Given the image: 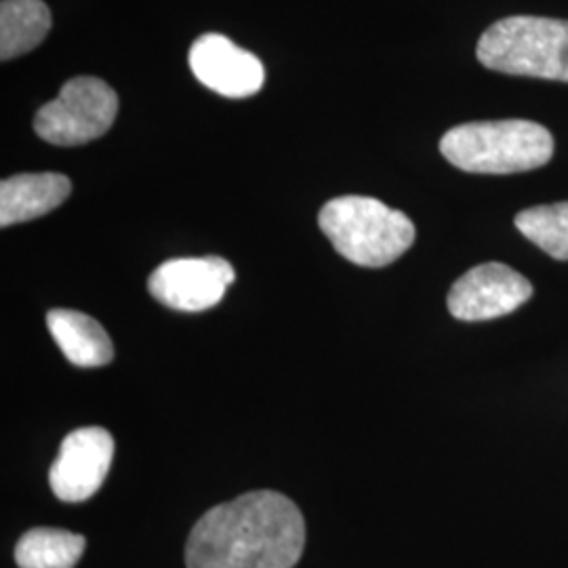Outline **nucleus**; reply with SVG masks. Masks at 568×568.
<instances>
[{
  "label": "nucleus",
  "mask_w": 568,
  "mask_h": 568,
  "mask_svg": "<svg viewBox=\"0 0 568 568\" xmlns=\"http://www.w3.org/2000/svg\"><path fill=\"white\" fill-rule=\"evenodd\" d=\"M305 546L300 508L276 490H253L209 509L194 525L187 568H293Z\"/></svg>",
  "instance_id": "1"
},
{
  "label": "nucleus",
  "mask_w": 568,
  "mask_h": 568,
  "mask_svg": "<svg viewBox=\"0 0 568 568\" xmlns=\"http://www.w3.org/2000/svg\"><path fill=\"white\" fill-rule=\"evenodd\" d=\"M440 152L466 173L509 175L548 164L554 156V138L539 122H467L445 133Z\"/></svg>",
  "instance_id": "2"
},
{
  "label": "nucleus",
  "mask_w": 568,
  "mask_h": 568,
  "mask_svg": "<svg viewBox=\"0 0 568 568\" xmlns=\"http://www.w3.org/2000/svg\"><path fill=\"white\" fill-rule=\"evenodd\" d=\"M318 225L352 264L386 267L415 243V225L403 211L368 196H339L321 209Z\"/></svg>",
  "instance_id": "3"
},
{
  "label": "nucleus",
  "mask_w": 568,
  "mask_h": 568,
  "mask_svg": "<svg viewBox=\"0 0 568 568\" xmlns=\"http://www.w3.org/2000/svg\"><path fill=\"white\" fill-rule=\"evenodd\" d=\"M476 55L501 74L568 82V21L535 16L499 20L480 37Z\"/></svg>",
  "instance_id": "4"
},
{
  "label": "nucleus",
  "mask_w": 568,
  "mask_h": 568,
  "mask_svg": "<svg viewBox=\"0 0 568 568\" xmlns=\"http://www.w3.org/2000/svg\"><path fill=\"white\" fill-rule=\"evenodd\" d=\"M119 114L116 91L93 77H79L61 87L53 102L34 116V131L47 143L72 148L100 140Z\"/></svg>",
  "instance_id": "5"
},
{
  "label": "nucleus",
  "mask_w": 568,
  "mask_h": 568,
  "mask_svg": "<svg viewBox=\"0 0 568 568\" xmlns=\"http://www.w3.org/2000/svg\"><path fill=\"white\" fill-rule=\"evenodd\" d=\"M535 288L509 265H476L448 291L447 305L453 318L464 323H485L516 312L527 304Z\"/></svg>",
  "instance_id": "6"
},
{
  "label": "nucleus",
  "mask_w": 568,
  "mask_h": 568,
  "mask_svg": "<svg viewBox=\"0 0 568 568\" xmlns=\"http://www.w3.org/2000/svg\"><path fill=\"white\" fill-rule=\"evenodd\" d=\"M234 278L236 272L224 257H182L159 265L148 278V291L166 307L204 312L224 300Z\"/></svg>",
  "instance_id": "7"
},
{
  "label": "nucleus",
  "mask_w": 568,
  "mask_h": 568,
  "mask_svg": "<svg viewBox=\"0 0 568 568\" xmlns=\"http://www.w3.org/2000/svg\"><path fill=\"white\" fill-rule=\"evenodd\" d=\"M114 438L103 427H81L65 436L60 455L49 471V485L65 504L93 497L112 467Z\"/></svg>",
  "instance_id": "8"
},
{
  "label": "nucleus",
  "mask_w": 568,
  "mask_h": 568,
  "mask_svg": "<svg viewBox=\"0 0 568 568\" xmlns=\"http://www.w3.org/2000/svg\"><path fill=\"white\" fill-rule=\"evenodd\" d=\"M192 74L222 98L244 100L262 91L264 63L224 34L209 32L190 49Z\"/></svg>",
  "instance_id": "9"
},
{
  "label": "nucleus",
  "mask_w": 568,
  "mask_h": 568,
  "mask_svg": "<svg viewBox=\"0 0 568 568\" xmlns=\"http://www.w3.org/2000/svg\"><path fill=\"white\" fill-rule=\"evenodd\" d=\"M72 192L61 173H21L0 183V225L23 224L58 209Z\"/></svg>",
  "instance_id": "10"
},
{
  "label": "nucleus",
  "mask_w": 568,
  "mask_h": 568,
  "mask_svg": "<svg viewBox=\"0 0 568 568\" xmlns=\"http://www.w3.org/2000/svg\"><path fill=\"white\" fill-rule=\"evenodd\" d=\"M47 326L63 356L81 368H98L112 363L114 347L103 326L77 310H51Z\"/></svg>",
  "instance_id": "11"
},
{
  "label": "nucleus",
  "mask_w": 568,
  "mask_h": 568,
  "mask_svg": "<svg viewBox=\"0 0 568 568\" xmlns=\"http://www.w3.org/2000/svg\"><path fill=\"white\" fill-rule=\"evenodd\" d=\"M51 30V11L42 0L0 2V60L20 58L37 49Z\"/></svg>",
  "instance_id": "12"
},
{
  "label": "nucleus",
  "mask_w": 568,
  "mask_h": 568,
  "mask_svg": "<svg viewBox=\"0 0 568 568\" xmlns=\"http://www.w3.org/2000/svg\"><path fill=\"white\" fill-rule=\"evenodd\" d=\"M87 541L82 535L63 528H32L16 546L20 568H74L81 560Z\"/></svg>",
  "instance_id": "13"
},
{
  "label": "nucleus",
  "mask_w": 568,
  "mask_h": 568,
  "mask_svg": "<svg viewBox=\"0 0 568 568\" xmlns=\"http://www.w3.org/2000/svg\"><path fill=\"white\" fill-rule=\"evenodd\" d=\"M520 234L558 262H568V201L520 211L514 220Z\"/></svg>",
  "instance_id": "14"
}]
</instances>
